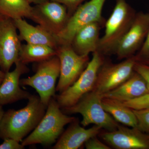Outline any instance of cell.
<instances>
[{
    "instance_id": "5",
    "label": "cell",
    "mask_w": 149,
    "mask_h": 149,
    "mask_svg": "<svg viewBox=\"0 0 149 149\" xmlns=\"http://www.w3.org/2000/svg\"><path fill=\"white\" fill-rule=\"evenodd\" d=\"M104 61V56L101 54L98 51L93 53L92 59L76 81L54 97L61 109L74 105L83 96L93 91L98 73Z\"/></svg>"
},
{
    "instance_id": "32",
    "label": "cell",
    "mask_w": 149,
    "mask_h": 149,
    "mask_svg": "<svg viewBox=\"0 0 149 149\" xmlns=\"http://www.w3.org/2000/svg\"><path fill=\"white\" fill-rule=\"evenodd\" d=\"M147 86H148V90L149 91V85H147Z\"/></svg>"
},
{
    "instance_id": "14",
    "label": "cell",
    "mask_w": 149,
    "mask_h": 149,
    "mask_svg": "<svg viewBox=\"0 0 149 149\" xmlns=\"http://www.w3.org/2000/svg\"><path fill=\"white\" fill-rule=\"evenodd\" d=\"M12 71L6 72L2 83L0 85V105L13 103L22 100H28L31 94L20 87V77L29 72L26 64L18 61Z\"/></svg>"
},
{
    "instance_id": "13",
    "label": "cell",
    "mask_w": 149,
    "mask_h": 149,
    "mask_svg": "<svg viewBox=\"0 0 149 149\" xmlns=\"http://www.w3.org/2000/svg\"><path fill=\"white\" fill-rule=\"evenodd\" d=\"M100 137L117 149H149V134L137 128L118 125L112 131L100 132Z\"/></svg>"
},
{
    "instance_id": "1",
    "label": "cell",
    "mask_w": 149,
    "mask_h": 149,
    "mask_svg": "<svg viewBox=\"0 0 149 149\" xmlns=\"http://www.w3.org/2000/svg\"><path fill=\"white\" fill-rule=\"evenodd\" d=\"M27 105L21 109L5 112L0 125V139L21 142L33 131L45 113L47 106L39 96L31 95Z\"/></svg>"
},
{
    "instance_id": "3",
    "label": "cell",
    "mask_w": 149,
    "mask_h": 149,
    "mask_svg": "<svg viewBox=\"0 0 149 149\" xmlns=\"http://www.w3.org/2000/svg\"><path fill=\"white\" fill-rule=\"evenodd\" d=\"M115 6L105 23L98 52L103 55L115 54L118 45L131 27L136 13L125 0H115Z\"/></svg>"
},
{
    "instance_id": "16",
    "label": "cell",
    "mask_w": 149,
    "mask_h": 149,
    "mask_svg": "<svg viewBox=\"0 0 149 149\" xmlns=\"http://www.w3.org/2000/svg\"><path fill=\"white\" fill-rule=\"evenodd\" d=\"M149 93L146 81L140 74L134 71L130 78L117 88L103 95L107 98L118 101H128Z\"/></svg>"
},
{
    "instance_id": "21",
    "label": "cell",
    "mask_w": 149,
    "mask_h": 149,
    "mask_svg": "<svg viewBox=\"0 0 149 149\" xmlns=\"http://www.w3.org/2000/svg\"><path fill=\"white\" fill-rule=\"evenodd\" d=\"M32 8L27 0H0V15L13 20L30 18Z\"/></svg>"
},
{
    "instance_id": "20",
    "label": "cell",
    "mask_w": 149,
    "mask_h": 149,
    "mask_svg": "<svg viewBox=\"0 0 149 149\" xmlns=\"http://www.w3.org/2000/svg\"><path fill=\"white\" fill-rule=\"evenodd\" d=\"M56 55V50L43 45L26 44L22 45L19 61L24 64L39 63Z\"/></svg>"
},
{
    "instance_id": "28",
    "label": "cell",
    "mask_w": 149,
    "mask_h": 149,
    "mask_svg": "<svg viewBox=\"0 0 149 149\" xmlns=\"http://www.w3.org/2000/svg\"><path fill=\"white\" fill-rule=\"evenodd\" d=\"M30 4L34 3L35 4H39L41 3L44 2L48 0H27Z\"/></svg>"
},
{
    "instance_id": "27",
    "label": "cell",
    "mask_w": 149,
    "mask_h": 149,
    "mask_svg": "<svg viewBox=\"0 0 149 149\" xmlns=\"http://www.w3.org/2000/svg\"><path fill=\"white\" fill-rule=\"evenodd\" d=\"M3 142L0 145V149H23L24 146L16 140L10 138L3 139Z\"/></svg>"
},
{
    "instance_id": "26",
    "label": "cell",
    "mask_w": 149,
    "mask_h": 149,
    "mask_svg": "<svg viewBox=\"0 0 149 149\" xmlns=\"http://www.w3.org/2000/svg\"><path fill=\"white\" fill-rule=\"evenodd\" d=\"M87 149H110L109 146L101 142L97 136L93 137L88 140L84 144Z\"/></svg>"
},
{
    "instance_id": "15",
    "label": "cell",
    "mask_w": 149,
    "mask_h": 149,
    "mask_svg": "<svg viewBox=\"0 0 149 149\" xmlns=\"http://www.w3.org/2000/svg\"><path fill=\"white\" fill-rule=\"evenodd\" d=\"M70 124L58 139L53 146V149L80 148L89 139L99 135L102 129L100 127L96 125L86 129L80 126L77 120Z\"/></svg>"
},
{
    "instance_id": "30",
    "label": "cell",
    "mask_w": 149,
    "mask_h": 149,
    "mask_svg": "<svg viewBox=\"0 0 149 149\" xmlns=\"http://www.w3.org/2000/svg\"><path fill=\"white\" fill-rule=\"evenodd\" d=\"M3 106L0 105V125H1V122L3 116L4 111L3 108Z\"/></svg>"
},
{
    "instance_id": "31",
    "label": "cell",
    "mask_w": 149,
    "mask_h": 149,
    "mask_svg": "<svg viewBox=\"0 0 149 149\" xmlns=\"http://www.w3.org/2000/svg\"><path fill=\"white\" fill-rule=\"evenodd\" d=\"M4 17H3L2 16H1V15H0V20H1V19H3V18H4Z\"/></svg>"
},
{
    "instance_id": "9",
    "label": "cell",
    "mask_w": 149,
    "mask_h": 149,
    "mask_svg": "<svg viewBox=\"0 0 149 149\" xmlns=\"http://www.w3.org/2000/svg\"><path fill=\"white\" fill-rule=\"evenodd\" d=\"M136 62L134 56L118 63L104 61L98 73L93 91L102 95L117 88L134 73Z\"/></svg>"
},
{
    "instance_id": "23",
    "label": "cell",
    "mask_w": 149,
    "mask_h": 149,
    "mask_svg": "<svg viewBox=\"0 0 149 149\" xmlns=\"http://www.w3.org/2000/svg\"><path fill=\"white\" fill-rule=\"evenodd\" d=\"M134 56L136 62L149 65V31L143 45Z\"/></svg>"
},
{
    "instance_id": "6",
    "label": "cell",
    "mask_w": 149,
    "mask_h": 149,
    "mask_svg": "<svg viewBox=\"0 0 149 149\" xmlns=\"http://www.w3.org/2000/svg\"><path fill=\"white\" fill-rule=\"evenodd\" d=\"M37 63L35 74L20 79L19 84L34 88L42 102L47 107L51 99L56 95V82L60 72V61L56 55Z\"/></svg>"
},
{
    "instance_id": "4",
    "label": "cell",
    "mask_w": 149,
    "mask_h": 149,
    "mask_svg": "<svg viewBox=\"0 0 149 149\" xmlns=\"http://www.w3.org/2000/svg\"><path fill=\"white\" fill-rule=\"evenodd\" d=\"M102 99V95L93 91L83 96L74 105L61 109L65 114L81 115L83 117L81 124L83 127L94 124L107 131L115 130L118 123L104 109Z\"/></svg>"
},
{
    "instance_id": "10",
    "label": "cell",
    "mask_w": 149,
    "mask_h": 149,
    "mask_svg": "<svg viewBox=\"0 0 149 149\" xmlns=\"http://www.w3.org/2000/svg\"><path fill=\"white\" fill-rule=\"evenodd\" d=\"M69 18L64 5L48 0L32 7L29 19L56 36L64 28Z\"/></svg>"
},
{
    "instance_id": "12",
    "label": "cell",
    "mask_w": 149,
    "mask_h": 149,
    "mask_svg": "<svg viewBox=\"0 0 149 149\" xmlns=\"http://www.w3.org/2000/svg\"><path fill=\"white\" fill-rule=\"evenodd\" d=\"M149 31V13H136L131 27L120 41L115 54L118 60L135 55L143 45Z\"/></svg>"
},
{
    "instance_id": "2",
    "label": "cell",
    "mask_w": 149,
    "mask_h": 149,
    "mask_svg": "<svg viewBox=\"0 0 149 149\" xmlns=\"http://www.w3.org/2000/svg\"><path fill=\"white\" fill-rule=\"evenodd\" d=\"M77 120L65 114L54 98L51 99L45 115L32 133L21 142L24 146L41 144L50 146L56 143L67 124Z\"/></svg>"
},
{
    "instance_id": "24",
    "label": "cell",
    "mask_w": 149,
    "mask_h": 149,
    "mask_svg": "<svg viewBox=\"0 0 149 149\" xmlns=\"http://www.w3.org/2000/svg\"><path fill=\"white\" fill-rule=\"evenodd\" d=\"M122 103L133 110L145 109L149 108V93L133 100Z\"/></svg>"
},
{
    "instance_id": "25",
    "label": "cell",
    "mask_w": 149,
    "mask_h": 149,
    "mask_svg": "<svg viewBox=\"0 0 149 149\" xmlns=\"http://www.w3.org/2000/svg\"><path fill=\"white\" fill-rule=\"evenodd\" d=\"M64 5L67 9L69 17L74 13L85 0H51Z\"/></svg>"
},
{
    "instance_id": "7",
    "label": "cell",
    "mask_w": 149,
    "mask_h": 149,
    "mask_svg": "<svg viewBox=\"0 0 149 149\" xmlns=\"http://www.w3.org/2000/svg\"><path fill=\"white\" fill-rule=\"evenodd\" d=\"M106 0H91L81 5L70 17L65 26L55 36L59 46L71 45L76 33L83 27L95 22H103L102 10Z\"/></svg>"
},
{
    "instance_id": "22",
    "label": "cell",
    "mask_w": 149,
    "mask_h": 149,
    "mask_svg": "<svg viewBox=\"0 0 149 149\" xmlns=\"http://www.w3.org/2000/svg\"><path fill=\"white\" fill-rule=\"evenodd\" d=\"M133 110L138 121L137 128L143 132L149 134V108Z\"/></svg>"
},
{
    "instance_id": "11",
    "label": "cell",
    "mask_w": 149,
    "mask_h": 149,
    "mask_svg": "<svg viewBox=\"0 0 149 149\" xmlns=\"http://www.w3.org/2000/svg\"><path fill=\"white\" fill-rule=\"evenodd\" d=\"M17 31L13 19L0 20V68L5 72L19 61L22 44Z\"/></svg>"
},
{
    "instance_id": "19",
    "label": "cell",
    "mask_w": 149,
    "mask_h": 149,
    "mask_svg": "<svg viewBox=\"0 0 149 149\" xmlns=\"http://www.w3.org/2000/svg\"><path fill=\"white\" fill-rule=\"evenodd\" d=\"M102 105L105 110L117 122L128 127L137 128L138 121L133 109L124 105L122 102L102 98Z\"/></svg>"
},
{
    "instance_id": "29",
    "label": "cell",
    "mask_w": 149,
    "mask_h": 149,
    "mask_svg": "<svg viewBox=\"0 0 149 149\" xmlns=\"http://www.w3.org/2000/svg\"><path fill=\"white\" fill-rule=\"evenodd\" d=\"M6 72L3 71L0 68V85L2 83L3 80L5 76Z\"/></svg>"
},
{
    "instance_id": "17",
    "label": "cell",
    "mask_w": 149,
    "mask_h": 149,
    "mask_svg": "<svg viewBox=\"0 0 149 149\" xmlns=\"http://www.w3.org/2000/svg\"><path fill=\"white\" fill-rule=\"evenodd\" d=\"M21 41L27 44L45 45L56 50L59 46L55 37L39 25L34 26L23 18L14 19Z\"/></svg>"
},
{
    "instance_id": "18",
    "label": "cell",
    "mask_w": 149,
    "mask_h": 149,
    "mask_svg": "<svg viewBox=\"0 0 149 149\" xmlns=\"http://www.w3.org/2000/svg\"><path fill=\"white\" fill-rule=\"evenodd\" d=\"M102 22H95L86 25L74 35L71 46L80 55H89L97 51L100 38L101 24Z\"/></svg>"
},
{
    "instance_id": "8",
    "label": "cell",
    "mask_w": 149,
    "mask_h": 149,
    "mask_svg": "<svg viewBox=\"0 0 149 149\" xmlns=\"http://www.w3.org/2000/svg\"><path fill=\"white\" fill-rule=\"evenodd\" d=\"M56 56L60 63V72L56 92L65 91L80 77L90 61L89 55H80L76 53L71 45L59 46Z\"/></svg>"
}]
</instances>
